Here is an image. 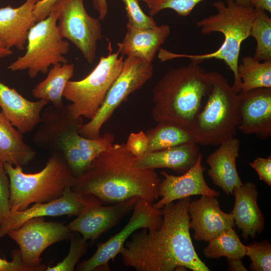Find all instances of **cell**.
<instances>
[{
	"label": "cell",
	"mask_w": 271,
	"mask_h": 271,
	"mask_svg": "<svg viewBox=\"0 0 271 271\" xmlns=\"http://www.w3.org/2000/svg\"><path fill=\"white\" fill-rule=\"evenodd\" d=\"M190 201L188 197L166 204L159 228L134 231L120 253L124 264L137 271H173L179 266L209 271L191 238L188 212Z\"/></svg>",
	"instance_id": "cell-1"
},
{
	"label": "cell",
	"mask_w": 271,
	"mask_h": 271,
	"mask_svg": "<svg viewBox=\"0 0 271 271\" xmlns=\"http://www.w3.org/2000/svg\"><path fill=\"white\" fill-rule=\"evenodd\" d=\"M136 158L127 150L125 143L113 144L75 178L71 189L93 195L106 203L136 197L153 204L159 197L161 180L154 170L133 167Z\"/></svg>",
	"instance_id": "cell-2"
},
{
	"label": "cell",
	"mask_w": 271,
	"mask_h": 271,
	"mask_svg": "<svg viewBox=\"0 0 271 271\" xmlns=\"http://www.w3.org/2000/svg\"><path fill=\"white\" fill-rule=\"evenodd\" d=\"M210 88L207 72L200 64L191 61L186 66L170 69L152 90L153 119L191 130Z\"/></svg>",
	"instance_id": "cell-3"
},
{
	"label": "cell",
	"mask_w": 271,
	"mask_h": 271,
	"mask_svg": "<svg viewBox=\"0 0 271 271\" xmlns=\"http://www.w3.org/2000/svg\"><path fill=\"white\" fill-rule=\"evenodd\" d=\"M212 6L217 13L197 21L196 25L203 35L214 32L222 34L224 41L216 51L204 54H183L160 48L158 57L162 62L185 58L198 64L211 59L222 60L233 73L234 81L231 86L238 93L241 90V85L238 72L241 45L250 36L255 9L250 6L239 5L234 0H226V4L222 1H214Z\"/></svg>",
	"instance_id": "cell-4"
},
{
	"label": "cell",
	"mask_w": 271,
	"mask_h": 271,
	"mask_svg": "<svg viewBox=\"0 0 271 271\" xmlns=\"http://www.w3.org/2000/svg\"><path fill=\"white\" fill-rule=\"evenodd\" d=\"M4 165L9 179L11 212L59 198L75 180L61 151L53 152L45 167L34 174L25 173L21 166Z\"/></svg>",
	"instance_id": "cell-5"
},
{
	"label": "cell",
	"mask_w": 271,
	"mask_h": 271,
	"mask_svg": "<svg viewBox=\"0 0 271 271\" xmlns=\"http://www.w3.org/2000/svg\"><path fill=\"white\" fill-rule=\"evenodd\" d=\"M207 74L211 88L191 130L198 144L217 146L236 134L239 122L237 93L221 74L209 71Z\"/></svg>",
	"instance_id": "cell-6"
},
{
	"label": "cell",
	"mask_w": 271,
	"mask_h": 271,
	"mask_svg": "<svg viewBox=\"0 0 271 271\" xmlns=\"http://www.w3.org/2000/svg\"><path fill=\"white\" fill-rule=\"evenodd\" d=\"M58 11L54 5L49 15L37 22L28 33L25 53L8 67L12 71L28 70L29 77L46 73L49 68L67 63L63 56L69 51V44L60 36L57 28Z\"/></svg>",
	"instance_id": "cell-7"
},
{
	"label": "cell",
	"mask_w": 271,
	"mask_h": 271,
	"mask_svg": "<svg viewBox=\"0 0 271 271\" xmlns=\"http://www.w3.org/2000/svg\"><path fill=\"white\" fill-rule=\"evenodd\" d=\"M123 56L118 51L101 57L92 71L78 81L69 80L63 97L71 102L68 105L75 118L84 116L92 119L102 105L106 95L122 68Z\"/></svg>",
	"instance_id": "cell-8"
},
{
	"label": "cell",
	"mask_w": 271,
	"mask_h": 271,
	"mask_svg": "<svg viewBox=\"0 0 271 271\" xmlns=\"http://www.w3.org/2000/svg\"><path fill=\"white\" fill-rule=\"evenodd\" d=\"M153 66L140 58L129 56L123 60L122 68L114 81L95 116L83 123L78 133L90 139H97L102 126L110 118L114 110L132 93L140 89L153 75Z\"/></svg>",
	"instance_id": "cell-9"
},
{
	"label": "cell",
	"mask_w": 271,
	"mask_h": 271,
	"mask_svg": "<svg viewBox=\"0 0 271 271\" xmlns=\"http://www.w3.org/2000/svg\"><path fill=\"white\" fill-rule=\"evenodd\" d=\"M55 5L60 36L73 43L88 63H93L97 42L102 38L100 20L87 13L83 0H59Z\"/></svg>",
	"instance_id": "cell-10"
},
{
	"label": "cell",
	"mask_w": 271,
	"mask_h": 271,
	"mask_svg": "<svg viewBox=\"0 0 271 271\" xmlns=\"http://www.w3.org/2000/svg\"><path fill=\"white\" fill-rule=\"evenodd\" d=\"M162 221V208H156L153 204L139 198L133 207L132 216L125 226L106 241L97 244L95 253L90 258L78 264L77 270H110L109 261H113L120 253L124 243L134 231L142 228L157 229L161 225Z\"/></svg>",
	"instance_id": "cell-11"
},
{
	"label": "cell",
	"mask_w": 271,
	"mask_h": 271,
	"mask_svg": "<svg viewBox=\"0 0 271 271\" xmlns=\"http://www.w3.org/2000/svg\"><path fill=\"white\" fill-rule=\"evenodd\" d=\"M71 231L67 225L57 222H47L44 217H35L8 235L20 248L22 258L29 271L45 270L41 264L42 252L52 244L67 239Z\"/></svg>",
	"instance_id": "cell-12"
},
{
	"label": "cell",
	"mask_w": 271,
	"mask_h": 271,
	"mask_svg": "<svg viewBox=\"0 0 271 271\" xmlns=\"http://www.w3.org/2000/svg\"><path fill=\"white\" fill-rule=\"evenodd\" d=\"M99 201H100L93 195L78 193L68 187L59 198L45 203H36L30 208L22 211L10 212L0 224V238L33 218L61 215L77 216L87 206Z\"/></svg>",
	"instance_id": "cell-13"
},
{
	"label": "cell",
	"mask_w": 271,
	"mask_h": 271,
	"mask_svg": "<svg viewBox=\"0 0 271 271\" xmlns=\"http://www.w3.org/2000/svg\"><path fill=\"white\" fill-rule=\"evenodd\" d=\"M139 198L134 197L108 206L100 201L87 206L67 227L81 234L84 239L92 241L119 223L132 209Z\"/></svg>",
	"instance_id": "cell-14"
},
{
	"label": "cell",
	"mask_w": 271,
	"mask_h": 271,
	"mask_svg": "<svg viewBox=\"0 0 271 271\" xmlns=\"http://www.w3.org/2000/svg\"><path fill=\"white\" fill-rule=\"evenodd\" d=\"M239 122L244 134L261 140L271 137V88H258L237 93Z\"/></svg>",
	"instance_id": "cell-15"
},
{
	"label": "cell",
	"mask_w": 271,
	"mask_h": 271,
	"mask_svg": "<svg viewBox=\"0 0 271 271\" xmlns=\"http://www.w3.org/2000/svg\"><path fill=\"white\" fill-rule=\"evenodd\" d=\"M202 154L200 153L196 164L181 176L161 172L164 177L159 188L161 198L153 204V206L161 209L167 203L195 195L218 197L219 192L209 187L205 180L203 172L205 168L202 166Z\"/></svg>",
	"instance_id": "cell-16"
},
{
	"label": "cell",
	"mask_w": 271,
	"mask_h": 271,
	"mask_svg": "<svg viewBox=\"0 0 271 271\" xmlns=\"http://www.w3.org/2000/svg\"><path fill=\"white\" fill-rule=\"evenodd\" d=\"M190 201L188 212L190 217V229L194 230V239L208 241L225 230L234 227L231 213L222 211L216 197L202 195Z\"/></svg>",
	"instance_id": "cell-17"
},
{
	"label": "cell",
	"mask_w": 271,
	"mask_h": 271,
	"mask_svg": "<svg viewBox=\"0 0 271 271\" xmlns=\"http://www.w3.org/2000/svg\"><path fill=\"white\" fill-rule=\"evenodd\" d=\"M40 123L33 141L40 148L53 152L61 151L63 139L73 132H78L83 120L82 117H74L68 105L60 107L52 104L42 111Z\"/></svg>",
	"instance_id": "cell-18"
},
{
	"label": "cell",
	"mask_w": 271,
	"mask_h": 271,
	"mask_svg": "<svg viewBox=\"0 0 271 271\" xmlns=\"http://www.w3.org/2000/svg\"><path fill=\"white\" fill-rule=\"evenodd\" d=\"M49 101L39 99L31 101L15 89L0 82V107L2 113L21 133L32 131L40 123L41 113Z\"/></svg>",
	"instance_id": "cell-19"
},
{
	"label": "cell",
	"mask_w": 271,
	"mask_h": 271,
	"mask_svg": "<svg viewBox=\"0 0 271 271\" xmlns=\"http://www.w3.org/2000/svg\"><path fill=\"white\" fill-rule=\"evenodd\" d=\"M38 1L25 0L18 8H0V40L8 49L24 50L29 31L36 23L34 10Z\"/></svg>",
	"instance_id": "cell-20"
},
{
	"label": "cell",
	"mask_w": 271,
	"mask_h": 271,
	"mask_svg": "<svg viewBox=\"0 0 271 271\" xmlns=\"http://www.w3.org/2000/svg\"><path fill=\"white\" fill-rule=\"evenodd\" d=\"M239 145L238 138L227 140L220 144L206 159L210 167L208 174L213 183L221 188L227 195H233V188L243 184L236 166Z\"/></svg>",
	"instance_id": "cell-21"
},
{
	"label": "cell",
	"mask_w": 271,
	"mask_h": 271,
	"mask_svg": "<svg viewBox=\"0 0 271 271\" xmlns=\"http://www.w3.org/2000/svg\"><path fill=\"white\" fill-rule=\"evenodd\" d=\"M235 203L232 212L234 223L242 230L244 240L254 238L264 228V217L257 204L258 192L256 185L248 181L233 190Z\"/></svg>",
	"instance_id": "cell-22"
},
{
	"label": "cell",
	"mask_w": 271,
	"mask_h": 271,
	"mask_svg": "<svg viewBox=\"0 0 271 271\" xmlns=\"http://www.w3.org/2000/svg\"><path fill=\"white\" fill-rule=\"evenodd\" d=\"M126 28L123 40L117 44L119 54L138 57L151 63L170 34V28L167 25L139 28L127 23Z\"/></svg>",
	"instance_id": "cell-23"
},
{
	"label": "cell",
	"mask_w": 271,
	"mask_h": 271,
	"mask_svg": "<svg viewBox=\"0 0 271 271\" xmlns=\"http://www.w3.org/2000/svg\"><path fill=\"white\" fill-rule=\"evenodd\" d=\"M198 144L189 143L168 149L148 152L136 158L132 166L141 169L168 168L182 174L197 162L199 154Z\"/></svg>",
	"instance_id": "cell-24"
},
{
	"label": "cell",
	"mask_w": 271,
	"mask_h": 271,
	"mask_svg": "<svg viewBox=\"0 0 271 271\" xmlns=\"http://www.w3.org/2000/svg\"><path fill=\"white\" fill-rule=\"evenodd\" d=\"M36 152L26 143L23 134L0 112V161L14 166L29 164Z\"/></svg>",
	"instance_id": "cell-25"
},
{
	"label": "cell",
	"mask_w": 271,
	"mask_h": 271,
	"mask_svg": "<svg viewBox=\"0 0 271 271\" xmlns=\"http://www.w3.org/2000/svg\"><path fill=\"white\" fill-rule=\"evenodd\" d=\"M74 72L73 64L59 63L52 66L46 78L33 89V96L39 99L47 100L56 106L62 107L63 93Z\"/></svg>",
	"instance_id": "cell-26"
},
{
	"label": "cell",
	"mask_w": 271,
	"mask_h": 271,
	"mask_svg": "<svg viewBox=\"0 0 271 271\" xmlns=\"http://www.w3.org/2000/svg\"><path fill=\"white\" fill-rule=\"evenodd\" d=\"M146 134L148 141L147 153L183 144L197 143L196 139L190 129L171 122H158Z\"/></svg>",
	"instance_id": "cell-27"
},
{
	"label": "cell",
	"mask_w": 271,
	"mask_h": 271,
	"mask_svg": "<svg viewBox=\"0 0 271 271\" xmlns=\"http://www.w3.org/2000/svg\"><path fill=\"white\" fill-rule=\"evenodd\" d=\"M238 72L241 81L240 91L271 88V60L260 61L251 56L243 57Z\"/></svg>",
	"instance_id": "cell-28"
},
{
	"label": "cell",
	"mask_w": 271,
	"mask_h": 271,
	"mask_svg": "<svg viewBox=\"0 0 271 271\" xmlns=\"http://www.w3.org/2000/svg\"><path fill=\"white\" fill-rule=\"evenodd\" d=\"M208 242L203 250V253L207 258H219L224 256L227 259H241L245 255L246 245L241 242L233 227L225 230Z\"/></svg>",
	"instance_id": "cell-29"
},
{
	"label": "cell",
	"mask_w": 271,
	"mask_h": 271,
	"mask_svg": "<svg viewBox=\"0 0 271 271\" xmlns=\"http://www.w3.org/2000/svg\"><path fill=\"white\" fill-rule=\"evenodd\" d=\"M250 36L256 41L253 57L260 61L271 60V19L264 11L254 9Z\"/></svg>",
	"instance_id": "cell-30"
},
{
	"label": "cell",
	"mask_w": 271,
	"mask_h": 271,
	"mask_svg": "<svg viewBox=\"0 0 271 271\" xmlns=\"http://www.w3.org/2000/svg\"><path fill=\"white\" fill-rule=\"evenodd\" d=\"M75 138L80 151L84 171L100 153L113 145L114 140V136L108 132L97 139L85 138L78 133L76 134Z\"/></svg>",
	"instance_id": "cell-31"
},
{
	"label": "cell",
	"mask_w": 271,
	"mask_h": 271,
	"mask_svg": "<svg viewBox=\"0 0 271 271\" xmlns=\"http://www.w3.org/2000/svg\"><path fill=\"white\" fill-rule=\"evenodd\" d=\"M245 255L250 259L251 270H271V244L268 241H254L246 245Z\"/></svg>",
	"instance_id": "cell-32"
},
{
	"label": "cell",
	"mask_w": 271,
	"mask_h": 271,
	"mask_svg": "<svg viewBox=\"0 0 271 271\" xmlns=\"http://www.w3.org/2000/svg\"><path fill=\"white\" fill-rule=\"evenodd\" d=\"M87 248L86 240L72 235L69 251L65 258L54 266H47L46 271H73L74 267Z\"/></svg>",
	"instance_id": "cell-33"
},
{
	"label": "cell",
	"mask_w": 271,
	"mask_h": 271,
	"mask_svg": "<svg viewBox=\"0 0 271 271\" xmlns=\"http://www.w3.org/2000/svg\"><path fill=\"white\" fill-rule=\"evenodd\" d=\"M77 133V131L74 132L66 136L62 141L61 149L70 171L75 178L84 172L80 151L75 141Z\"/></svg>",
	"instance_id": "cell-34"
},
{
	"label": "cell",
	"mask_w": 271,
	"mask_h": 271,
	"mask_svg": "<svg viewBox=\"0 0 271 271\" xmlns=\"http://www.w3.org/2000/svg\"><path fill=\"white\" fill-rule=\"evenodd\" d=\"M203 1L204 0H158L149 9V15L153 17L163 10L170 9L174 10L180 16L186 17Z\"/></svg>",
	"instance_id": "cell-35"
},
{
	"label": "cell",
	"mask_w": 271,
	"mask_h": 271,
	"mask_svg": "<svg viewBox=\"0 0 271 271\" xmlns=\"http://www.w3.org/2000/svg\"><path fill=\"white\" fill-rule=\"evenodd\" d=\"M125 5L127 23L139 28H151L157 26L153 17L147 15L141 9L139 0H122Z\"/></svg>",
	"instance_id": "cell-36"
},
{
	"label": "cell",
	"mask_w": 271,
	"mask_h": 271,
	"mask_svg": "<svg viewBox=\"0 0 271 271\" xmlns=\"http://www.w3.org/2000/svg\"><path fill=\"white\" fill-rule=\"evenodd\" d=\"M10 183L4 163L0 161V224L10 214Z\"/></svg>",
	"instance_id": "cell-37"
},
{
	"label": "cell",
	"mask_w": 271,
	"mask_h": 271,
	"mask_svg": "<svg viewBox=\"0 0 271 271\" xmlns=\"http://www.w3.org/2000/svg\"><path fill=\"white\" fill-rule=\"evenodd\" d=\"M125 146L127 150L136 158L142 156L148 151V141L146 133L143 131L130 133Z\"/></svg>",
	"instance_id": "cell-38"
},
{
	"label": "cell",
	"mask_w": 271,
	"mask_h": 271,
	"mask_svg": "<svg viewBox=\"0 0 271 271\" xmlns=\"http://www.w3.org/2000/svg\"><path fill=\"white\" fill-rule=\"evenodd\" d=\"M249 165L257 173L259 179L271 186V156L266 158L258 157Z\"/></svg>",
	"instance_id": "cell-39"
},
{
	"label": "cell",
	"mask_w": 271,
	"mask_h": 271,
	"mask_svg": "<svg viewBox=\"0 0 271 271\" xmlns=\"http://www.w3.org/2000/svg\"><path fill=\"white\" fill-rule=\"evenodd\" d=\"M12 260L8 261L0 257V271H29L23 261L20 249L12 252Z\"/></svg>",
	"instance_id": "cell-40"
},
{
	"label": "cell",
	"mask_w": 271,
	"mask_h": 271,
	"mask_svg": "<svg viewBox=\"0 0 271 271\" xmlns=\"http://www.w3.org/2000/svg\"><path fill=\"white\" fill-rule=\"evenodd\" d=\"M59 0H39L36 4L34 16L36 23L45 19Z\"/></svg>",
	"instance_id": "cell-41"
},
{
	"label": "cell",
	"mask_w": 271,
	"mask_h": 271,
	"mask_svg": "<svg viewBox=\"0 0 271 271\" xmlns=\"http://www.w3.org/2000/svg\"><path fill=\"white\" fill-rule=\"evenodd\" d=\"M93 6L97 12L100 20H103L108 13V5L106 0H92Z\"/></svg>",
	"instance_id": "cell-42"
},
{
	"label": "cell",
	"mask_w": 271,
	"mask_h": 271,
	"mask_svg": "<svg viewBox=\"0 0 271 271\" xmlns=\"http://www.w3.org/2000/svg\"><path fill=\"white\" fill-rule=\"evenodd\" d=\"M249 5L254 9H258L271 13V0H249Z\"/></svg>",
	"instance_id": "cell-43"
},
{
	"label": "cell",
	"mask_w": 271,
	"mask_h": 271,
	"mask_svg": "<svg viewBox=\"0 0 271 271\" xmlns=\"http://www.w3.org/2000/svg\"><path fill=\"white\" fill-rule=\"evenodd\" d=\"M228 268L230 271H247L241 259H227Z\"/></svg>",
	"instance_id": "cell-44"
},
{
	"label": "cell",
	"mask_w": 271,
	"mask_h": 271,
	"mask_svg": "<svg viewBox=\"0 0 271 271\" xmlns=\"http://www.w3.org/2000/svg\"><path fill=\"white\" fill-rule=\"evenodd\" d=\"M13 54L11 49L6 48L0 40V57L3 58Z\"/></svg>",
	"instance_id": "cell-45"
},
{
	"label": "cell",
	"mask_w": 271,
	"mask_h": 271,
	"mask_svg": "<svg viewBox=\"0 0 271 271\" xmlns=\"http://www.w3.org/2000/svg\"><path fill=\"white\" fill-rule=\"evenodd\" d=\"M144 2L150 9L158 0H141Z\"/></svg>",
	"instance_id": "cell-46"
},
{
	"label": "cell",
	"mask_w": 271,
	"mask_h": 271,
	"mask_svg": "<svg viewBox=\"0 0 271 271\" xmlns=\"http://www.w3.org/2000/svg\"><path fill=\"white\" fill-rule=\"evenodd\" d=\"M237 4L243 6H250L249 0H234Z\"/></svg>",
	"instance_id": "cell-47"
}]
</instances>
